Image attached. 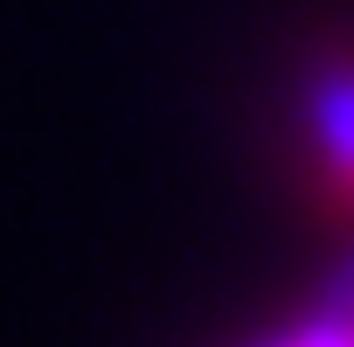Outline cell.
<instances>
[{
  "label": "cell",
  "instance_id": "cell-2",
  "mask_svg": "<svg viewBox=\"0 0 354 347\" xmlns=\"http://www.w3.org/2000/svg\"><path fill=\"white\" fill-rule=\"evenodd\" d=\"M278 347H354V292L333 299V312H319V319H306L299 333H285Z\"/></svg>",
  "mask_w": 354,
  "mask_h": 347
},
{
  "label": "cell",
  "instance_id": "cell-1",
  "mask_svg": "<svg viewBox=\"0 0 354 347\" xmlns=\"http://www.w3.org/2000/svg\"><path fill=\"white\" fill-rule=\"evenodd\" d=\"M319 153H326L333 195L354 202V77H333L319 91Z\"/></svg>",
  "mask_w": 354,
  "mask_h": 347
}]
</instances>
